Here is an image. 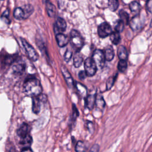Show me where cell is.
<instances>
[{"label":"cell","instance_id":"13","mask_svg":"<svg viewBox=\"0 0 152 152\" xmlns=\"http://www.w3.org/2000/svg\"><path fill=\"white\" fill-rule=\"evenodd\" d=\"M17 134L21 138L28 134V125L26 123H23L17 131Z\"/></svg>","mask_w":152,"mask_h":152},{"label":"cell","instance_id":"28","mask_svg":"<svg viewBox=\"0 0 152 152\" xmlns=\"http://www.w3.org/2000/svg\"><path fill=\"white\" fill-rule=\"evenodd\" d=\"M120 20H122L125 24H128L129 23V15L124 10H121L119 12Z\"/></svg>","mask_w":152,"mask_h":152},{"label":"cell","instance_id":"25","mask_svg":"<svg viewBox=\"0 0 152 152\" xmlns=\"http://www.w3.org/2000/svg\"><path fill=\"white\" fill-rule=\"evenodd\" d=\"M86 145L83 141L80 140L77 142L75 148V152H86Z\"/></svg>","mask_w":152,"mask_h":152},{"label":"cell","instance_id":"12","mask_svg":"<svg viewBox=\"0 0 152 152\" xmlns=\"http://www.w3.org/2000/svg\"><path fill=\"white\" fill-rule=\"evenodd\" d=\"M129 25L132 30L136 31L138 29L141 28L142 27V23L141 22V20L140 18L138 17V15L132 18V20L129 22Z\"/></svg>","mask_w":152,"mask_h":152},{"label":"cell","instance_id":"11","mask_svg":"<svg viewBox=\"0 0 152 152\" xmlns=\"http://www.w3.org/2000/svg\"><path fill=\"white\" fill-rule=\"evenodd\" d=\"M25 68V64L21 61L16 62L12 65L13 72L17 74H22L24 72Z\"/></svg>","mask_w":152,"mask_h":152},{"label":"cell","instance_id":"26","mask_svg":"<svg viewBox=\"0 0 152 152\" xmlns=\"http://www.w3.org/2000/svg\"><path fill=\"white\" fill-rule=\"evenodd\" d=\"M108 7L112 11H116L119 7L118 0H107Z\"/></svg>","mask_w":152,"mask_h":152},{"label":"cell","instance_id":"31","mask_svg":"<svg viewBox=\"0 0 152 152\" xmlns=\"http://www.w3.org/2000/svg\"><path fill=\"white\" fill-rule=\"evenodd\" d=\"M116 76H111L110 77L108 78V79L107 80V81H106V89L107 90H110L112 86H113L114 84V83H115V78H116Z\"/></svg>","mask_w":152,"mask_h":152},{"label":"cell","instance_id":"3","mask_svg":"<svg viewBox=\"0 0 152 152\" xmlns=\"http://www.w3.org/2000/svg\"><path fill=\"white\" fill-rule=\"evenodd\" d=\"M20 39L28 58L32 61H36L39 58V55L35 49L24 39L21 38Z\"/></svg>","mask_w":152,"mask_h":152},{"label":"cell","instance_id":"32","mask_svg":"<svg viewBox=\"0 0 152 152\" xmlns=\"http://www.w3.org/2000/svg\"><path fill=\"white\" fill-rule=\"evenodd\" d=\"M79 115V112L78 110L77 109V108L76 107V106H75V104H73L72 105V116H71V122H75V120L77 119V117Z\"/></svg>","mask_w":152,"mask_h":152},{"label":"cell","instance_id":"29","mask_svg":"<svg viewBox=\"0 0 152 152\" xmlns=\"http://www.w3.org/2000/svg\"><path fill=\"white\" fill-rule=\"evenodd\" d=\"M127 68V62L126 60H119L118 64V69L121 72H124Z\"/></svg>","mask_w":152,"mask_h":152},{"label":"cell","instance_id":"36","mask_svg":"<svg viewBox=\"0 0 152 152\" xmlns=\"http://www.w3.org/2000/svg\"><path fill=\"white\" fill-rule=\"evenodd\" d=\"M89 152H99V145L98 144H94Z\"/></svg>","mask_w":152,"mask_h":152},{"label":"cell","instance_id":"21","mask_svg":"<svg viewBox=\"0 0 152 152\" xmlns=\"http://www.w3.org/2000/svg\"><path fill=\"white\" fill-rule=\"evenodd\" d=\"M75 87L78 93V94L82 97H86L87 94V90L85 86L83 84L77 82L75 84Z\"/></svg>","mask_w":152,"mask_h":152},{"label":"cell","instance_id":"23","mask_svg":"<svg viewBox=\"0 0 152 152\" xmlns=\"http://www.w3.org/2000/svg\"><path fill=\"white\" fill-rule=\"evenodd\" d=\"M32 141H32L31 137L29 134H28L26 137L21 138L20 144L24 147V148L29 147L30 145L31 144Z\"/></svg>","mask_w":152,"mask_h":152},{"label":"cell","instance_id":"2","mask_svg":"<svg viewBox=\"0 0 152 152\" xmlns=\"http://www.w3.org/2000/svg\"><path fill=\"white\" fill-rule=\"evenodd\" d=\"M71 44L73 48L76 49L77 51H79L84 45V40L80 34V33L75 30H71L70 33Z\"/></svg>","mask_w":152,"mask_h":152},{"label":"cell","instance_id":"8","mask_svg":"<svg viewBox=\"0 0 152 152\" xmlns=\"http://www.w3.org/2000/svg\"><path fill=\"white\" fill-rule=\"evenodd\" d=\"M61 72L62 73V75L64 76V80L66 82L67 86L69 88H72L74 85L73 78H72L71 74L68 71V69L64 65H62V66H61Z\"/></svg>","mask_w":152,"mask_h":152},{"label":"cell","instance_id":"5","mask_svg":"<svg viewBox=\"0 0 152 152\" xmlns=\"http://www.w3.org/2000/svg\"><path fill=\"white\" fill-rule=\"evenodd\" d=\"M97 66L91 58H87L84 62V71L87 76H93L97 71Z\"/></svg>","mask_w":152,"mask_h":152},{"label":"cell","instance_id":"39","mask_svg":"<svg viewBox=\"0 0 152 152\" xmlns=\"http://www.w3.org/2000/svg\"><path fill=\"white\" fill-rule=\"evenodd\" d=\"M21 152H33V151L30 147H26L22 150Z\"/></svg>","mask_w":152,"mask_h":152},{"label":"cell","instance_id":"30","mask_svg":"<svg viewBox=\"0 0 152 152\" xmlns=\"http://www.w3.org/2000/svg\"><path fill=\"white\" fill-rule=\"evenodd\" d=\"M124 25H125V24L124 23V22L122 20H117L115 23V31L117 32H119V33L122 32L124 28Z\"/></svg>","mask_w":152,"mask_h":152},{"label":"cell","instance_id":"1","mask_svg":"<svg viewBox=\"0 0 152 152\" xmlns=\"http://www.w3.org/2000/svg\"><path fill=\"white\" fill-rule=\"evenodd\" d=\"M24 93L31 97L39 96L42 91V87L39 80L35 78H27L23 86Z\"/></svg>","mask_w":152,"mask_h":152},{"label":"cell","instance_id":"14","mask_svg":"<svg viewBox=\"0 0 152 152\" xmlns=\"http://www.w3.org/2000/svg\"><path fill=\"white\" fill-rule=\"evenodd\" d=\"M95 103V95L89 94L87 95L85 99V106L91 110L93 108Z\"/></svg>","mask_w":152,"mask_h":152},{"label":"cell","instance_id":"6","mask_svg":"<svg viewBox=\"0 0 152 152\" xmlns=\"http://www.w3.org/2000/svg\"><path fill=\"white\" fill-rule=\"evenodd\" d=\"M112 32V29L109 24L106 22L102 23L97 28V33L99 36L102 38H104L109 36Z\"/></svg>","mask_w":152,"mask_h":152},{"label":"cell","instance_id":"15","mask_svg":"<svg viewBox=\"0 0 152 152\" xmlns=\"http://www.w3.org/2000/svg\"><path fill=\"white\" fill-rule=\"evenodd\" d=\"M104 54V59L105 60L107 61H110L113 59V57H114V51L113 49L112 48V47L111 46H107L105 49L104 51L103 52Z\"/></svg>","mask_w":152,"mask_h":152},{"label":"cell","instance_id":"7","mask_svg":"<svg viewBox=\"0 0 152 152\" xmlns=\"http://www.w3.org/2000/svg\"><path fill=\"white\" fill-rule=\"evenodd\" d=\"M66 28V24L65 21L63 18L58 17L55 21V23L53 25V30L55 34H57L59 33H62V32L65 31Z\"/></svg>","mask_w":152,"mask_h":152},{"label":"cell","instance_id":"40","mask_svg":"<svg viewBox=\"0 0 152 152\" xmlns=\"http://www.w3.org/2000/svg\"><path fill=\"white\" fill-rule=\"evenodd\" d=\"M70 1H75V0H70Z\"/></svg>","mask_w":152,"mask_h":152},{"label":"cell","instance_id":"37","mask_svg":"<svg viewBox=\"0 0 152 152\" xmlns=\"http://www.w3.org/2000/svg\"><path fill=\"white\" fill-rule=\"evenodd\" d=\"M86 76H87V75H86V74L84 71H81L78 73V78L80 80H84L86 78Z\"/></svg>","mask_w":152,"mask_h":152},{"label":"cell","instance_id":"4","mask_svg":"<svg viewBox=\"0 0 152 152\" xmlns=\"http://www.w3.org/2000/svg\"><path fill=\"white\" fill-rule=\"evenodd\" d=\"M91 58L94 62L97 69H102L104 65L105 59L103 52L102 50L96 49L93 53Z\"/></svg>","mask_w":152,"mask_h":152},{"label":"cell","instance_id":"19","mask_svg":"<svg viewBox=\"0 0 152 152\" xmlns=\"http://www.w3.org/2000/svg\"><path fill=\"white\" fill-rule=\"evenodd\" d=\"M83 62V58L82 55L80 53L79 51H77L75 53L74 58H73V63H74V66L76 68L80 67L81 65Z\"/></svg>","mask_w":152,"mask_h":152},{"label":"cell","instance_id":"22","mask_svg":"<svg viewBox=\"0 0 152 152\" xmlns=\"http://www.w3.org/2000/svg\"><path fill=\"white\" fill-rule=\"evenodd\" d=\"M110 36V40L112 42V43L113 45H118L120 42L121 40V36H120V33L117 32L116 31H112L111 34L109 35Z\"/></svg>","mask_w":152,"mask_h":152},{"label":"cell","instance_id":"20","mask_svg":"<svg viewBox=\"0 0 152 152\" xmlns=\"http://www.w3.org/2000/svg\"><path fill=\"white\" fill-rule=\"evenodd\" d=\"M46 3V8L48 15H49V17L51 18L54 17L56 15V11L55 6L49 1H47Z\"/></svg>","mask_w":152,"mask_h":152},{"label":"cell","instance_id":"17","mask_svg":"<svg viewBox=\"0 0 152 152\" xmlns=\"http://www.w3.org/2000/svg\"><path fill=\"white\" fill-rule=\"evenodd\" d=\"M21 8L24 13V19H27L28 18L34 11V8L30 4L24 5L21 7Z\"/></svg>","mask_w":152,"mask_h":152},{"label":"cell","instance_id":"24","mask_svg":"<svg viewBox=\"0 0 152 152\" xmlns=\"http://www.w3.org/2000/svg\"><path fill=\"white\" fill-rule=\"evenodd\" d=\"M13 15L17 20H24V13L21 7L15 8L13 12Z\"/></svg>","mask_w":152,"mask_h":152},{"label":"cell","instance_id":"34","mask_svg":"<svg viewBox=\"0 0 152 152\" xmlns=\"http://www.w3.org/2000/svg\"><path fill=\"white\" fill-rule=\"evenodd\" d=\"M86 127L88 129L89 132L91 134H93L94 132V126L93 123L91 121H87L86 123Z\"/></svg>","mask_w":152,"mask_h":152},{"label":"cell","instance_id":"18","mask_svg":"<svg viewBox=\"0 0 152 152\" xmlns=\"http://www.w3.org/2000/svg\"><path fill=\"white\" fill-rule=\"evenodd\" d=\"M118 56L120 60H126L128 58V52L126 48L121 45L118 48Z\"/></svg>","mask_w":152,"mask_h":152},{"label":"cell","instance_id":"35","mask_svg":"<svg viewBox=\"0 0 152 152\" xmlns=\"http://www.w3.org/2000/svg\"><path fill=\"white\" fill-rule=\"evenodd\" d=\"M151 1L152 0H147V2H146V9L149 12H151Z\"/></svg>","mask_w":152,"mask_h":152},{"label":"cell","instance_id":"38","mask_svg":"<svg viewBox=\"0 0 152 152\" xmlns=\"http://www.w3.org/2000/svg\"><path fill=\"white\" fill-rule=\"evenodd\" d=\"M8 15H9V10H6L3 12V14H2V17H5V18H7L8 17Z\"/></svg>","mask_w":152,"mask_h":152},{"label":"cell","instance_id":"33","mask_svg":"<svg viewBox=\"0 0 152 152\" xmlns=\"http://www.w3.org/2000/svg\"><path fill=\"white\" fill-rule=\"evenodd\" d=\"M72 51L71 50H69V49H67L66 50V52H65V53L64 54V56L65 61L66 62H68L70 61V59H71V58L72 57Z\"/></svg>","mask_w":152,"mask_h":152},{"label":"cell","instance_id":"27","mask_svg":"<svg viewBox=\"0 0 152 152\" xmlns=\"http://www.w3.org/2000/svg\"><path fill=\"white\" fill-rule=\"evenodd\" d=\"M129 8L132 12L137 13L140 10V5L137 1H132L129 4Z\"/></svg>","mask_w":152,"mask_h":152},{"label":"cell","instance_id":"9","mask_svg":"<svg viewBox=\"0 0 152 152\" xmlns=\"http://www.w3.org/2000/svg\"><path fill=\"white\" fill-rule=\"evenodd\" d=\"M56 40L58 45L61 48L65 46L69 41V38H68V37L63 33H59L56 34Z\"/></svg>","mask_w":152,"mask_h":152},{"label":"cell","instance_id":"10","mask_svg":"<svg viewBox=\"0 0 152 152\" xmlns=\"http://www.w3.org/2000/svg\"><path fill=\"white\" fill-rule=\"evenodd\" d=\"M41 100L39 96L32 97V111L33 113L37 114L40 110L41 107Z\"/></svg>","mask_w":152,"mask_h":152},{"label":"cell","instance_id":"16","mask_svg":"<svg viewBox=\"0 0 152 152\" xmlns=\"http://www.w3.org/2000/svg\"><path fill=\"white\" fill-rule=\"evenodd\" d=\"M94 104L100 110H103L105 107V101L103 99V96L97 94L95 96V103Z\"/></svg>","mask_w":152,"mask_h":152}]
</instances>
